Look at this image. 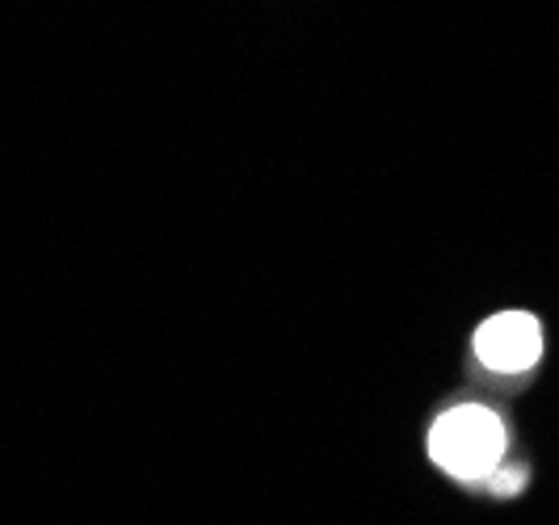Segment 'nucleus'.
Returning a JSON list of instances; mask_svg holds the SVG:
<instances>
[{
  "mask_svg": "<svg viewBox=\"0 0 559 525\" xmlns=\"http://www.w3.org/2000/svg\"><path fill=\"white\" fill-rule=\"evenodd\" d=\"M504 420L484 404H454L433 420L429 429V454L433 463L454 479H492L504 463Z\"/></svg>",
  "mask_w": 559,
  "mask_h": 525,
  "instance_id": "nucleus-1",
  "label": "nucleus"
},
{
  "mask_svg": "<svg viewBox=\"0 0 559 525\" xmlns=\"http://www.w3.org/2000/svg\"><path fill=\"white\" fill-rule=\"evenodd\" d=\"M476 358L492 374H526L543 358V324L526 311H501L476 332Z\"/></svg>",
  "mask_w": 559,
  "mask_h": 525,
  "instance_id": "nucleus-2",
  "label": "nucleus"
},
{
  "mask_svg": "<svg viewBox=\"0 0 559 525\" xmlns=\"http://www.w3.org/2000/svg\"><path fill=\"white\" fill-rule=\"evenodd\" d=\"M488 484H492V492H501V497H513V492L526 484V470H522V467H504V463H501V467L492 470V479H488Z\"/></svg>",
  "mask_w": 559,
  "mask_h": 525,
  "instance_id": "nucleus-3",
  "label": "nucleus"
}]
</instances>
